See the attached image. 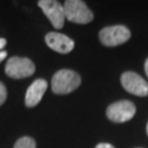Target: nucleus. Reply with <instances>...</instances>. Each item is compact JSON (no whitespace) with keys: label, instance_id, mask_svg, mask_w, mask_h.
Instances as JSON below:
<instances>
[{"label":"nucleus","instance_id":"10","mask_svg":"<svg viewBox=\"0 0 148 148\" xmlns=\"http://www.w3.org/2000/svg\"><path fill=\"white\" fill-rule=\"evenodd\" d=\"M13 148H36V144H35V140L33 138L24 136V137H21L20 139L16 140Z\"/></svg>","mask_w":148,"mask_h":148},{"label":"nucleus","instance_id":"7","mask_svg":"<svg viewBox=\"0 0 148 148\" xmlns=\"http://www.w3.org/2000/svg\"><path fill=\"white\" fill-rule=\"evenodd\" d=\"M121 82L123 88L127 92L138 97H147L148 84L142 76L133 71H126L121 76Z\"/></svg>","mask_w":148,"mask_h":148},{"label":"nucleus","instance_id":"15","mask_svg":"<svg viewBox=\"0 0 148 148\" xmlns=\"http://www.w3.org/2000/svg\"><path fill=\"white\" fill-rule=\"evenodd\" d=\"M144 69H145V73L147 75L148 77V58L146 59V62H145V66H144Z\"/></svg>","mask_w":148,"mask_h":148},{"label":"nucleus","instance_id":"11","mask_svg":"<svg viewBox=\"0 0 148 148\" xmlns=\"http://www.w3.org/2000/svg\"><path fill=\"white\" fill-rule=\"evenodd\" d=\"M5 99H7V89H5V85L2 82H0V106H2L5 103Z\"/></svg>","mask_w":148,"mask_h":148},{"label":"nucleus","instance_id":"14","mask_svg":"<svg viewBox=\"0 0 148 148\" xmlns=\"http://www.w3.org/2000/svg\"><path fill=\"white\" fill-rule=\"evenodd\" d=\"M5 57H7V52H5V51H1V52H0V63H1Z\"/></svg>","mask_w":148,"mask_h":148},{"label":"nucleus","instance_id":"1","mask_svg":"<svg viewBox=\"0 0 148 148\" xmlns=\"http://www.w3.org/2000/svg\"><path fill=\"white\" fill-rule=\"evenodd\" d=\"M81 84V78L70 69H60L52 78V90L56 95H67L76 90Z\"/></svg>","mask_w":148,"mask_h":148},{"label":"nucleus","instance_id":"13","mask_svg":"<svg viewBox=\"0 0 148 148\" xmlns=\"http://www.w3.org/2000/svg\"><path fill=\"white\" fill-rule=\"evenodd\" d=\"M5 44H7L5 38H0V52H1V49L5 46Z\"/></svg>","mask_w":148,"mask_h":148},{"label":"nucleus","instance_id":"2","mask_svg":"<svg viewBox=\"0 0 148 148\" xmlns=\"http://www.w3.org/2000/svg\"><path fill=\"white\" fill-rule=\"evenodd\" d=\"M65 16L70 22L87 24L93 20V13L86 2L80 0H67L64 3Z\"/></svg>","mask_w":148,"mask_h":148},{"label":"nucleus","instance_id":"3","mask_svg":"<svg viewBox=\"0 0 148 148\" xmlns=\"http://www.w3.org/2000/svg\"><path fill=\"white\" fill-rule=\"evenodd\" d=\"M5 74L11 78L21 79L27 78L34 74L35 65L31 59L27 57H11L5 64Z\"/></svg>","mask_w":148,"mask_h":148},{"label":"nucleus","instance_id":"9","mask_svg":"<svg viewBox=\"0 0 148 148\" xmlns=\"http://www.w3.org/2000/svg\"><path fill=\"white\" fill-rule=\"evenodd\" d=\"M46 89H47L46 80L36 79L35 81H33L31 86L27 88V93H25V106L27 108H33L37 106L42 100Z\"/></svg>","mask_w":148,"mask_h":148},{"label":"nucleus","instance_id":"5","mask_svg":"<svg viewBox=\"0 0 148 148\" xmlns=\"http://www.w3.org/2000/svg\"><path fill=\"white\" fill-rule=\"evenodd\" d=\"M136 113V108L131 101L123 100L112 103L106 109V116L112 122L124 123L132 120Z\"/></svg>","mask_w":148,"mask_h":148},{"label":"nucleus","instance_id":"12","mask_svg":"<svg viewBox=\"0 0 148 148\" xmlns=\"http://www.w3.org/2000/svg\"><path fill=\"white\" fill-rule=\"evenodd\" d=\"M95 148H115L113 147L111 144H106V143H101V144H98Z\"/></svg>","mask_w":148,"mask_h":148},{"label":"nucleus","instance_id":"16","mask_svg":"<svg viewBox=\"0 0 148 148\" xmlns=\"http://www.w3.org/2000/svg\"><path fill=\"white\" fill-rule=\"evenodd\" d=\"M146 131H147V135H148V123H147V127H146Z\"/></svg>","mask_w":148,"mask_h":148},{"label":"nucleus","instance_id":"8","mask_svg":"<svg viewBox=\"0 0 148 148\" xmlns=\"http://www.w3.org/2000/svg\"><path fill=\"white\" fill-rule=\"evenodd\" d=\"M45 42L49 48L60 54H67L75 47V42L70 37L58 32H51L46 34Z\"/></svg>","mask_w":148,"mask_h":148},{"label":"nucleus","instance_id":"6","mask_svg":"<svg viewBox=\"0 0 148 148\" xmlns=\"http://www.w3.org/2000/svg\"><path fill=\"white\" fill-rule=\"evenodd\" d=\"M38 7L44 12V14L47 16L48 20L52 22L55 29H62L65 23V10L64 5L60 2L55 0H41L37 2Z\"/></svg>","mask_w":148,"mask_h":148},{"label":"nucleus","instance_id":"4","mask_svg":"<svg viewBox=\"0 0 148 148\" xmlns=\"http://www.w3.org/2000/svg\"><path fill=\"white\" fill-rule=\"evenodd\" d=\"M99 37L103 45L113 47L127 42L131 37V32L124 25H113L102 29L99 33Z\"/></svg>","mask_w":148,"mask_h":148}]
</instances>
